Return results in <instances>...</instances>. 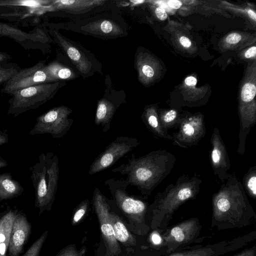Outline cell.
I'll use <instances>...</instances> for the list:
<instances>
[{"mask_svg":"<svg viewBox=\"0 0 256 256\" xmlns=\"http://www.w3.org/2000/svg\"><path fill=\"white\" fill-rule=\"evenodd\" d=\"M256 218L242 184L235 174H229L212 196V227L219 230L241 228Z\"/></svg>","mask_w":256,"mask_h":256,"instance_id":"cell-1","label":"cell"},{"mask_svg":"<svg viewBox=\"0 0 256 256\" xmlns=\"http://www.w3.org/2000/svg\"><path fill=\"white\" fill-rule=\"evenodd\" d=\"M176 160L174 155L164 150H153L139 158L132 154L127 164L112 168V172L126 175L128 185L136 186L148 198L170 173Z\"/></svg>","mask_w":256,"mask_h":256,"instance_id":"cell-2","label":"cell"},{"mask_svg":"<svg viewBox=\"0 0 256 256\" xmlns=\"http://www.w3.org/2000/svg\"><path fill=\"white\" fill-rule=\"evenodd\" d=\"M202 181L196 174H184L174 183L168 184L155 196L148 210L152 214V227L157 232L168 227L175 212L186 202L196 198L200 191Z\"/></svg>","mask_w":256,"mask_h":256,"instance_id":"cell-3","label":"cell"},{"mask_svg":"<svg viewBox=\"0 0 256 256\" xmlns=\"http://www.w3.org/2000/svg\"><path fill=\"white\" fill-rule=\"evenodd\" d=\"M58 159L52 152L42 154L32 168V179L35 188V206L41 214L50 210L54 200L59 178Z\"/></svg>","mask_w":256,"mask_h":256,"instance_id":"cell-4","label":"cell"},{"mask_svg":"<svg viewBox=\"0 0 256 256\" xmlns=\"http://www.w3.org/2000/svg\"><path fill=\"white\" fill-rule=\"evenodd\" d=\"M202 226L200 220L192 218L162 231L156 232L160 237V242L154 245L162 255L185 250L196 242L200 233Z\"/></svg>","mask_w":256,"mask_h":256,"instance_id":"cell-5","label":"cell"},{"mask_svg":"<svg viewBox=\"0 0 256 256\" xmlns=\"http://www.w3.org/2000/svg\"><path fill=\"white\" fill-rule=\"evenodd\" d=\"M64 82L44 83L20 90L11 96L8 114L16 116L38 108L52 98Z\"/></svg>","mask_w":256,"mask_h":256,"instance_id":"cell-6","label":"cell"},{"mask_svg":"<svg viewBox=\"0 0 256 256\" xmlns=\"http://www.w3.org/2000/svg\"><path fill=\"white\" fill-rule=\"evenodd\" d=\"M72 109L64 106H56L40 116L29 135L48 134L54 138L64 136L70 130L73 120Z\"/></svg>","mask_w":256,"mask_h":256,"instance_id":"cell-7","label":"cell"},{"mask_svg":"<svg viewBox=\"0 0 256 256\" xmlns=\"http://www.w3.org/2000/svg\"><path fill=\"white\" fill-rule=\"evenodd\" d=\"M112 199L117 206L125 214L142 219L148 209L144 198L128 193V186L125 179L111 178L105 181Z\"/></svg>","mask_w":256,"mask_h":256,"instance_id":"cell-8","label":"cell"},{"mask_svg":"<svg viewBox=\"0 0 256 256\" xmlns=\"http://www.w3.org/2000/svg\"><path fill=\"white\" fill-rule=\"evenodd\" d=\"M140 144L136 138L120 136L108 144L90 165L88 173L96 174L113 166Z\"/></svg>","mask_w":256,"mask_h":256,"instance_id":"cell-9","label":"cell"},{"mask_svg":"<svg viewBox=\"0 0 256 256\" xmlns=\"http://www.w3.org/2000/svg\"><path fill=\"white\" fill-rule=\"evenodd\" d=\"M45 60L32 66L22 68L12 78L2 85L0 93L12 94L23 88L44 83L54 82L46 69Z\"/></svg>","mask_w":256,"mask_h":256,"instance_id":"cell-10","label":"cell"},{"mask_svg":"<svg viewBox=\"0 0 256 256\" xmlns=\"http://www.w3.org/2000/svg\"><path fill=\"white\" fill-rule=\"evenodd\" d=\"M176 128L178 130L172 134V140L174 145L184 148L196 146L206 132L204 118L201 114L180 118Z\"/></svg>","mask_w":256,"mask_h":256,"instance_id":"cell-11","label":"cell"},{"mask_svg":"<svg viewBox=\"0 0 256 256\" xmlns=\"http://www.w3.org/2000/svg\"><path fill=\"white\" fill-rule=\"evenodd\" d=\"M50 1L34 0H0V18L16 21L26 24L24 21L30 20L35 13L46 6Z\"/></svg>","mask_w":256,"mask_h":256,"instance_id":"cell-12","label":"cell"},{"mask_svg":"<svg viewBox=\"0 0 256 256\" xmlns=\"http://www.w3.org/2000/svg\"><path fill=\"white\" fill-rule=\"evenodd\" d=\"M0 36L10 38L26 50H44L48 36L40 27H35L29 32H24L16 24L0 22Z\"/></svg>","mask_w":256,"mask_h":256,"instance_id":"cell-13","label":"cell"},{"mask_svg":"<svg viewBox=\"0 0 256 256\" xmlns=\"http://www.w3.org/2000/svg\"><path fill=\"white\" fill-rule=\"evenodd\" d=\"M256 232L239 236L234 240L208 244L204 246L190 248L172 253L167 256H220L238 250L252 240Z\"/></svg>","mask_w":256,"mask_h":256,"instance_id":"cell-14","label":"cell"},{"mask_svg":"<svg viewBox=\"0 0 256 256\" xmlns=\"http://www.w3.org/2000/svg\"><path fill=\"white\" fill-rule=\"evenodd\" d=\"M210 144L212 146L210 155L212 167L214 175L222 183L228 178L230 164L225 144L216 126L214 128L212 134Z\"/></svg>","mask_w":256,"mask_h":256,"instance_id":"cell-15","label":"cell"},{"mask_svg":"<svg viewBox=\"0 0 256 256\" xmlns=\"http://www.w3.org/2000/svg\"><path fill=\"white\" fill-rule=\"evenodd\" d=\"M32 225L26 215L18 212L13 223L6 256H19L28 240Z\"/></svg>","mask_w":256,"mask_h":256,"instance_id":"cell-16","label":"cell"},{"mask_svg":"<svg viewBox=\"0 0 256 256\" xmlns=\"http://www.w3.org/2000/svg\"><path fill=\"white\" fill-rule=\"evenodd\" d=\"M92 204L100 223L102 234L112 246L116 244V242L110 220V206L106 198L96 186L94 188Z\"/></svg>","mask_w":256,"mask_h":256,"instance_id":"cell-17","label":"cell"},{"mask_svg":"<svg viewBox=\"0 0 256 256\" xmlns=\"http://www.w3.org/2000/svg\"><path fill=\"white\" fill-rule=\"evenodd\" d=\"M52 34L79 72L83 74L88 73L92 64L87 58L56 30H52Z\"/></svg>","mask_w":256,"mask_h":256,"instance_id":"cell-18","label":"cell"},{"mask_svg":"<svg viewBox=\"0 0 256 256\" xmlns=\"http://www.w3.org/2000/svg\"><path fill=\"white\" fill-rule=\"evenodd\" d=\"M120 104L119 102L106 98L98 101L94 124L98 126H100L104 133L110 130L112 120Z\"/></svg>","mask_w":256,"mask_h":256,"instance_id":"cell-19","label":"cell"},{"mask_svg":"<svg viewBox=\"0 0 256 256\" xmlns=\"http://www.w3.org/2000/svg\"><path fill=\"white\" fill-rule=\"evenodd\" d=\"M18 212L10 209L0 214V256H6L12 226Z\"/></svg>","mask_w":256,"mask_h":256,"instance_id":"cell-20","label":"cell"},{"mask_svg":"<svg viewBox=\"0 0 256 256\" xmlns=\"http://www.w3.org/2000/svg\"><path fill=\"white\" fill-rule=\"evenodd\" d=\"M88 32L102 36H119L123 30L119 25L108 20H100L89 23L84 27Z\"/></svg>","mask_w":256,"mask_h":256,"instance_id":"cell-21","label":"cell"},{"mask_svg":"<svg viewBox=\"0 0 256 256\" xmlns=\"http://www.w3.org/2000/svg\"><path fill=\"white\" fill-rule=\"evenodd\" d=\"M142 118L146 128L154 135L164 139L172 140V136L169 134L168 130L161 126L156 110L154 107L146 108Z\"/></svg>","mask_w":256,"mask_h":256,"instance_id":"cell-22","label":"cell"},{"mask_svg":"<svg viewBox=\"0 0 256 256\" xmlns=\"http://www.w3.org/2000/svg\"><path fill=\"white\" fill-rule=\"evenodd\" d=\"M22 192V187L10 174H0V201L16 198Z\"/></svg>","mask_w":256,"mask_h":256,"instance_id":"cell-23","label":"cell"},{"mask_svg":"<svg viewBox=\"0 0 256 256\" xmlns=\"http://www.w3.org/2000/svg\"><path fill=\"white\" fill-rule=\"evenodd\" d=\"M46 69L54 82L72 80L76 77L75 74L70 68L57 62H52L46 65Z\"/></svg>","mask_w":256,"mask_h":256,"instance_id":"cell-24","label":"cell"},{"mask_svg":"<svg viewBox=\"0 0 256 256\" xmlns=\"http://www.w3.org/2000/svg\"><path fill=\"white\" fill-rule=\"evenodd\" d=\"M102 0H59L56 2L57 8L80 12L100 4Z\"/></svg>","mask_w":256,"mask_h":256,"instance_id":"cell-25","label":"cell"},{"mask_svg":"<svg viewBox=\"0 0 256 256\" xmlns=\"http://www.w3.org/2000/svg\"><path fill=\"white\" fill-rule=\"evenodd\" d=\"M110 218L115 238L120 242H126L130 238V234L124 224L118 216L110 210Z\"/></svg>","mask_w":256,"mask_h":256,"instance_id":"cell-26","label":"cell"},{"mask_svg":"<svg viewBox=\"0 0 256 256\" xmlns=\"http://www.w3.org/2000/svg\"><path fill=\"white\" fill-rule=\"evenodd\" d=\"M246 192L254 199L256 198V166L250 168L243 178L242 185Z\"/></svg>","mask_w":256,"mask_h":256,"instance_id":"cell-27","label":"cell"},{"mask_svg":"<svg viewBox=\"0 0 256 256\" xmlns=\"http://www.w3.org/2000/svg\"><path fill=\"white\" fill-rule=\"evenodd\" d=\"M22 68L16 64L9 62H0V85L12 78Z\"/></svg>","mask_w":256,"mask_h":256,"instance_id":"cell-28","label":"cell"},{"mask_svg":"<svg viewBox=\"0 0 256 256\" xmlns=\"http://www.w3.org/2000/svg\"><path fill=\"white\" fill-rule=\"evenodd\" d=\"M158 116L161 126L166 130L176 128L180 118L178 116L177 111L174 110H168Z\"/></svg>","mask_w":256,"mask_h":256,"instance_id":"cell-29","label":"cell"},{"mask_svg":"<svg viewBox=\"0 0 256 256\" xmlns=\"http://www.w3.org/2000/svg\"><path fill=\"white\" fill-rule=\"evenodd\" d=\"M48 232H44L30 246L22 256H38L42 246L45 241Z\"/></svg>","mask_w":256,"mask_h":256,"instance_id":"cell-30","label":"cell"},{"mask_svg":"<svg viewBox=\"0 0 256 256\" xmlns=\"http://www.w3.org/2000/svg\"><path fill=\"white\" fill-rule=\"evenodd\" d=\"M256 92V88L254 84L246 83L242 86L240 98L243 102H250L254 100Z\"/></svg>","mask_w":256,"mask_h":256,"instance_id":"cell-31","label":"cell"},{"mask_svg":"<svg viewBox=\"0 0 256 256\" xmlns=\"http://www.w3.org/2000/svg\"><path fill=\"white\" fill-rule=\"evenodd\" d=\"M233 256H256V246H254L252 248L245 249Z\"/></svg>","mask_w":256,"mask_h":256,"instance_id":"cell-32","label":"cell"},{"mask_svg":"<svg viewBox=\"0 0 256 256\" xmlns=\"http://www.w3.org/2000/svg\"><path fill=\"white\" fill-rule=\"evenodd\" d=\"M241 40V36L238 33H232L226 38V42L230 44L238 42Z\"/></svg>","mask_w":256,"mask_h":256,"instance_id":"cell-33","label":"cell"},{"mask_svg":"<svg viewBox=\"0 0 256 256\" xmlns=\"http://www.w3.org/2000/svg\"><path fill=\"white\" fill-rule=\"evenodd\" d=\"M155 13L157 18L161 20H164L167 18V14L165 10L162 7H158L156 8Z\"/></svg>","mask_w":256,"mask_h":256,"instance_id":"cell-34","label":"cell"},{"mask_svg":"<svg viewBox=\"0 0 256 256\" xmlns=\"http://www.w3.org/2000/svg\"><path fill=\"white\" fill-rule=\"evenodd\" d=\"M168 4L170 7L174 9H178L182 6L181 2L178 0H170L168 2Z\"/></svg>","mask_w":256,"mask_h":256,"instance_id":"cell-35","label":"cell"},{"mask_svg":"<svg viewBox=\"0 0 256 256\" xmlns=\"http://www.w3.org/2000/svg\"><path fill=\"white\" fill-rule=\"evenodd\" d=\"M184 82L188 86H194L196 85L197 83V80L194 76H190L185 79Z\"/></svg>","mask_w":256,"mask_h":256,"instance_id":"cell-36","label":"cell"},{"mask_svg":"<svg viewBox=\"0 0 256 256\" xmlns=\"http://www.w3.org/2000/svg\"><path fill=\"white\" fill-rule=\"evenodd\" d=\"M256 47L255 46H252L248 49L244 53V56L246 58H251L256 56Z\"/></svg>","mask_w":256,"mask_h":256,"instance_id":"cell-37","label":"cell"},{"mask_svg":"<svg viewBox=\"0 0 256 256\" xmlns=\"http://www.w3.org/2000/svg\"><path fill=\"white\" fill-rule=\"evenodd\" d=\"M12 59V56L6 52L0 51V62H9Z\"/></svg>","mask_w":256,"mask_h":256,"instance_id":"cell-38","label":"cell"},{"mask_svg":"<svg viewBox=\"0 0 256 256\" xmlns=\"http://www.w3.org/2000/svg\"><path fill=\"white\" fill-rule=\"evenodd\" d=\"M180 42L181 44L185 48H189L192 45V42L188 38L182 36L180 38Z\"/></svg>","mask_w":256,"mask_h":256,"instance_id":"cell-39","label":"cell"},{"mask_svg":"<svg viewBox=\"0 0 256 256\" xmlns=\"http://www.w3.org/2000/svg\"><path fill=\"white\" fill-rule=\"evenodd\" d=\"M8 140V136L5 132L0 131V146L7 142Z\"/></svg>","mask_w":256,"mask_h":256,"instance_id":"cell-40","label":"cell"},{"mask_svg":"<svg viewBox=\"0 0 256 256\" xmlns=\"http://www.w3.org/2000/svg\"><path fill=\"white\" fill-rule=\"evenodd\" d=\"M248 14L249 16L254 21L256 20V14L254 11L252 10H249L248 11Z\"/></svg>","mask_w":256,"mask_h":256,"instance_id":"cell-41","label":"cell"},{"mask_svg":"<svg viewBox=\"0 0 256 256\" xmlns=\"http://www.w3.org/2000/svg\"><path fill=\"white\" fill-rule=\"evenodd\" d=\"M8 165L6 161L3 158L0 157V168L4 167Z\"/></svg>","mask_w":256,"mask_h":256,"instance_id":"cell-42","label":"cell"},{"mask_svg":"<svg viewBox=\"0 0 256 256\" xmlns=\"http://www.w3.org/2000/svg\"><path fill=\"white\" fill-rule=\"evenodd\" d=\"M64 256V255L63 254H60V256Z\"/></svg>","mask_w":256,"mask_h":256,"instance_id":"cell-43","label":"cell"}]
</instances>
